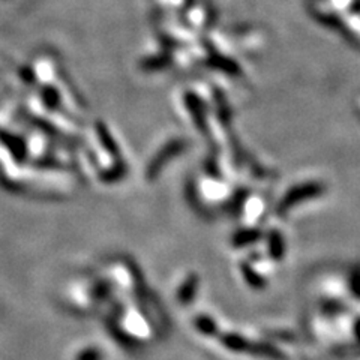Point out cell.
<instances>
[{
  "label": "cell",
  "instance_id": "cell-1",
  "mask_svg": "<svg viewBox=\"0 0 360 360\" xmlns=\"http://www.w3.org/2000/svg\"><path fill=\"white\" fill-rule=\"evenodd\" d=\"M244 355H251L255 357H263L269 360H287V355L277 346H272L269 342L249 341L246 339V346Z\"/></svg>",
  "mask_w": 360,
  "mask_h": 360
},
{
  "label": "cell",
  "instance_id": "cell-2",
  "mask_svg": "<svg viewBox=\"0 0 360 360\" xmlns=\"http://www.w3.org/2000/svg\"><path fill=\"white\" fill-rule=\"evenodd\" d=\"M197 293H198V278L197 275H190L179 288L177 302L182 305V307H188V305H191L194 302Z\"/></svg>",
  "mask_w": 360,
  "mask_h": 360
},
{
  "label": "cell",
  "instance_id": "cell-3",
  "mask_svg": "<svg viewBox=\"0 0 360 360\" xmlns=\"http://www.w3.org/2000/svg\"><path fill=\"white\" fill-rule=\"evenodd\" d=\"M194 326L201 335H205V336H218L219 335L218 323L210 316L203 314V316L195 317Z\"/></svg>",
  "mask_w": 360,
  "mask_h": 360
},
{
  "label": "cell",
  "instance_id": "cell-4",
  "mask_svg": "<svg viewBox=\"0 0 360 360\" xmlns=\"http://www.w3.org/2000/svg\"><path fill=\"white\" fill-rule=\"evenodd\" d=\"M242 273H244V278L246 281V284L251 288L263 290L266 287V279L260 275V273L255 272L249 264H246V263L242 264Z\"/></svg>",
  "mask_w": 360,
  "mask_h": 360
},
{
  "label": "cell",
  "instance_id": "cell-5",
  "mask_svg": "<svg viewBox=\"0 0 360 360\" xmlns=\"http://www.w3.org/2000/svg\"><path fill=\"white\" fill-rule=\"evenodd\" d=\"M75 360H104V353L99 348L90 347L86 348L77 355Z\"/></svg>",
  "mask_w": 360,
  "mask_h": 360
},
{
  "label": "cell",
  "instance_id": "cell-6",
  "mask_svg": "<svg viewBox=\"0 0 360 360\" xmlns=\"http://www.w3.org/2000/svg\"><path fill=\"white\" fill-rule=\"evenodd\" d=\"M350 290L351 293H353L357 299H360V273H355V275H351L350 278Z\"/></svg>",
  "mask_w": 360,
  "mask_h": 360
},
{
  "label": "cell",
  "instance_id": "cell-7",
  "mask_svg": "<svg viewBox=\"0 0 360 360\" xmlns=\"http://www.w3.org/2000/svg\"><path fill=\"white\" fill-rule=\"evenodd\" d=\"M353 331H355V336H356L357 342L360 344V318H357L356 322H355V327H353Z\"/></svg>",
  "mask_w": 360,
  "mask_h": 360
},
{
  "label": "cell",
  "instance_id": "cell-8",
  "mask_svg": "<svg viewBox=\"0 0 360 360\" xmlns=\"http://www.w3.org/2000/svg\"><path fill=\"white\" fill-rule=\"evenodd\" d=\"M107 293H108V288H107L105 285H99L98 290L95 292V294H97L98 297H104Z\"/></svg>",
  "mask_w": 360,
  "mask_h": 360
}]
</instances>
